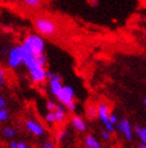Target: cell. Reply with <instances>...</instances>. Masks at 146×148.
Wrapping results in <instances>:
<instances>
[{
	"label": "cell",
	"instance_id": "obj_11",
	"mask_svg": "<svg viewBox=\"0 0 146 148\" xmlns=\"http://www.w3.org/2000/svg\"><path fill=\"white\" fill-rule=\"evenodd\" d=\"M56 118V122L57 123H63L65 121V117H66V109H65L64 105H57L55 111H54Z\"/></svg>",
	"mask_w": 146,
	"mask_h": 148
},
{
	"label": "cell",
	"instance_id": "obj_24",
	"mask_svg": "<svg viewBox=\"0 0 146 148\" xmlns=\"http://www.w3.org/2000/svg\"><path fill=\"white\" fill-rule=\"evenodd\" d=\"M66 108H67L68 110H70V111H75V109H76L75 103L71 102V103H69V104H67V105H66Z\"/></svg>",
	"mask_w": 146,
	"mask_h": 148
},
{
	"label": "cell",
	"instance_id": "obj_33",
	"mask_svg": "<svg viewBox=\"0 0 146 148\" xmlns=\"http://www.w3.org/2000/svg\"><path fill=\"white\" fill-rule=\"evenodd\" d=\"M143 103H144V105L146 106V98H144V100H143Z\"/></svg>",
	"mask_w": 146,
	"mask_h": 148
},
{
	"label": "cell",
	"instance_id": "obj_26",
	"mask_svg": "<svg viewBox=\"0 0 146 148\" xmlns=\"http://www.w3.org/2000/svg\"><path fill=\"white\" fill-rule=\"evenodd\" d=\"M3 80H4V71L2 69H0V85H3Z\"/></svg>",
	"mask_w": 146,
	"mask_h": 148
},
{
	"label": "cell",
	"instance_id": "obj_7",
	"mask_svg": "<svg viewBox=\"0 0 146 148\" xmlns=\"http://www.w3.org/2000/svg\"><path fill=\"white\" fill-rule=\"evenodd\" d=\"M98 117L100 121L103 123L104 125H107V123H110V108L109 106L105 103H99L98 105Z\"/></svg>",
	"mask_w": 146,
	"mask_h": 148
},
{
	"label": "cell",
	"instance_id": "obj_25",
	"mask_svg": "<svg viewBox=\"0 0 146 148\" xmlns=\"http://www.w3.org/2000/svg\"><path fill=\"white\" fill-rule=\"evenodd\" d=\"M5 106H6V101H5V99L1 96V97H0V108L1 109L5 108Z\"/></svg>",
	"mask_w": 146,
	"mask_h": 148
},
{
	"label": "cell",
	"instance_id": "obj_5",
	"mask_svg": "<svg viewBox=\"0 0 146 148\" xmlns=\"http://www.w3.org/2000/svg\"><path fill=\"white\" fill-rule=\"evenodd\" d=\"M25 125H26V128L30 131L32 134H34L36 137H42L43 134H44V132H45L43 126L39 122H36V120H32V119L27 120L25 122Z\"/></svg>",
	"mask_w": 146,
	"mask_h": 148
},
{
	"label": "cell",
	"instance_id": "obj_6",
	"mask_svg": "<svg viewBox=\"0 0 146 148\" xmlns=\"http://www.w3.org/2000/svg\"><path fill=\"white\" fill-rule=\"evenodd\" d=\"M117 128L120 132L125 136L128 141H132V126H130V123H129L128 120L126 119H122L120 122L117 124Z\"/></svg>",
	"mask_w": 146,
	"mask_h": 148
},
{
	"label": "cell",
	"instance_id": "obj_14",
	"mask_svg": "<svg viewBox=\"0 0 146 148\" xmlns=\"http://www.w3.org/2000/svg\"><path fill=\"white\" fill-rule=\"evenodd\" d=\"M26 6L28 8H31V9H36L41 4V1L42 0H21Z\"/></svg>",
	"mask_w": 146,
	"mask_h": 148
},
{
	"label": "cell",
	"instance_id": "obj_2",
	"mask_svg": "<svg viewBox=\"0 0 146 148\" xmlns=\"http://www.w3.org/2000/svg\"><path fill=\"white\" fill-rule=\"evenodd\" d=\"M22 44L25 45L36 57H39V56L44 54L45 42H44V39L42 38V36H40L39 34L27 35Z\"/></svg>",
	"mask_w": 146,
	"mask_h": 148
},
{
	"label": "cell",
	"instance_id": "obj_29",
	"mask_svg": "<svg viewBox=\"0 0 146 148\" xmlns=\"http://www.w3.org/2000/svg\"><path fill=\"white\" fill-rule=\"evenodd\" d=\"M52 77H53V73H51V71H47V74H46V79L50 81V80L52 79Z\"/></svg>",
	"mask_w": 146,
	"mask_h": 148
},
{
	"label": "cell",
	"instance_id": "obj_23",
	"mask_svg": "<svg viewBox=\"0 0 146 148\" xmlns=\"http://www.w3.org/2000/svg\"><path fill=\"white\" fill-rule=\"evenodd\" d=\"M100 134H101V138L103 140H110V138H111V132L107 130H102Z\"/></svg>",
	"mask_w": 146,
	"mask_h": 148
},
{
	"label": "cell",
	"instance_id": "obj_27",
	"mask_svg": "<svg viewBox=\"0 0 146 148\" xmlns=\"http://www.w3.org/2000/svg\"><path fill=\"white\" fill-rule=\"evenodd\" d=\"M62 76L61 75H59V74H53V77H52V79L51 80H54V81H61L62 82ZM50 80V81H51Z\"/></svg>",
	"mask_w": 146,
	"mask_h": 148
},
{
	"label": "cell",
	"instance_id": "obj_22",
	"mask_svg": "<svg viewBox=\"0 0 146 148\" xmlns=\"http://www.w3.org/2000/svg\"><path fill=\"white\" fill-rule=\"evenodd\" d=\"M110 122L112 123V124H114V125H117L119 123V120H118V117L116 116L115 114H110Z\"/></svg>",
	"mask_w": 146,
	"mask_h": 148
},
{
	"label": "cell",
	"instance_id": "obj_15",
	"mask_svg": "<svg viewBox=\"0 0 146 148\" xmlns=\"http://www.w3.org/2000/svg\"><path fill=\"white\" fill-rule=\"evenodd\" d=\"M2 134L6 138H14L15 134H16V131H15V129L13 127L6 126V127H3L2 128Z\"/></svg>",
	"mask_w": 146,
	"mask_h": 148
},
{
	"label": "cell",
	"instance_id": "obj_16",
	"mask_svg": "<svg viewBox=\"0 0 146 148\" xmlns=\"http://www.w3.org/2000/svg\"><path fill=\"white\" fill-rule=\"evenodd\" d=\"M66 136H67L66 129H59L55 134V140L57 142H61V141H63L66 138Z\"/></svg>",
	"mask_w": 146,
	"mask_h": 148
},
{
	"label": "cell",
	"instance_id": "obj_4",
	"mask_svg": "<svg viewBox=\"0 0 146 148\" xmlns=\"http://www.w3.org/2000/svg\"><path fill=\"white\" fill-rule=\"evenodd\" d=\"M56 99L64 106H66L71 102H74L73 101L74 100V89L71 86L65 85L62 90H61V92L56 96Z\"/></svg>",
	"mask_w": 146,
	"mask_h": 148
},
{
	"label": "cell",
	"instance_id": "obj_28",
	"mask_svg": "<svg viewBox=\"0 0 146 148\" xmlns=\"http://www.w3.org/2000/svg\"><path fill=\"white\" fill-rule=\"evenodd\" d=\"M18 145H19V143L16 142V141H11L9 143V148H18Z\"/></svg>",
	"mask_w": 146,
	"mask_h": 148
},
{
	"label": "cell",
	"instance_id": "obj_8",
	"mask_svg": "<svg viewBox=\"0 0 146 148\" xmlns=\"http://www.w3.org/2000/svg\"><path fill=\"white\" fill-rule=\"evenodd\" d=\"M71 123H72L73 127H74L76 130L80 131V132H84V131L87 130L86 121H84L82 117H79V116H74V117L71 119Z\"/></svg>",
	"mask_w": 146,
	"mask_h": 148
},
{
	"label": "cell",
	"instance_id": "obj_30",
	"mask_svg": "<svg viewBox=\"0 0 146 148\" xmlns=\"http://www.w3.org/2000/svg\"><path fill=\"white\" fill-rule=\"evenodd\" d=\"M18 148H27V145L24 142H20L19 145H18Z\"/></svg>",
	"mask_w": 146,
	"mask_h": 148
},
{
	"label": "cell",
	"instance_id": "obj_9",
	"mask_svg": "<svg viewBox=\"0 0 146 148\" xmlns=\"http://www.w3.org/2000/svg\"><path fill=\"white\" fill-rule=\"evenodd\" d=\"M84 144H86L87 148H103L101 143L93 136H87V138L84 140Z\"/></svg>",
	"mask_w": 146,
	"mask_h": 148
},
{
	"label": "cell",
	"instance_id": "obj_20",
	"mask_svg": "<svg viewBox=\"0 0 146 148\" xmlns=\"http://www.w3.org/2000/svg\"><path fill=\"white\" fill-rule=\"evenodd\" d=\"M9 119V111L5 108L0 109V122H4Z\"/></svg>",
	"mask_w": 146,
	"mask_h": 148
},
{
	"label": "cell",
	"instance_id": "obj_19",
	"mask_svg": "<svg viewBox=\"0 0 146 148\" xmlns=\"http://www.w3.org/2000/svg\"><path fill=\"white\" fill-rule=\"evenodd\" d=\"M56 107H57V105H56L53 101H48L47 104H46V108H47V110L49 112H54Z\"/></svg>",
	"mask_w": 146,
	"mask_h": 148
},
{
	"label": "cell",
	"instance_id": "obj_17",
	"mask_svg": "<svg viewBox=\"0 0 146 148\" xmlns=\"http://www.w3.org/2000/svg\"><path fill=\"white\" fill-rule=\"evenodd\" d=\"M45 121L49 124H53L54 122H56V118L54 112H47L45 116Z\"/></svg>",
	"mask_w": 146,
	"mask_h": 148
},
{
	"label": "cell",
	"instance_id": "obj_1",
	"mask_svg": "<svg viewBox=\"0 0 146 148\" xmlns=\"http://www.w3.org/2000/svg\"><path fill=\"white\" fill-rule=\"evenodd\" d=\"M36 33L42 37H53L57 33V25L54 21L45 17H38L34 20Z\"/></svg>",
	"mask_w": 146,
	"mask_h": 148
},
{
	"label": "cell",
	"instance_id": "obj_3",
	"mask_svg": "<svg viewBox=\"0 0 146 148\" xmlns=\"http://www.w3.org/2000/svg\"><path fill=\"white\" fill-rule=\"evenodd\" d=\"M7 64L11 69H17L20 64H23L21 45L13 46L7 53Z\"/></svg>",
	"mask_w": 146,
	"mask_h": 148
},
{
	"label": "cell",
	"instance_id": "obj_32",
	"mask_svg": "<svg viewBox=\"0 0 146 148\" xmlns=\"http://www.w3.org/2000/svg\"><path fill=\"white\" fill-rule=\"evenodd\" d=\"M93 5H97V0H94V1H93Z\"/></svg>",
	"mask_w": 146,
	"mask_h": 148
},
{
	"label": "cell",
	"instance_id": "obj_12",
	"mask_svg": "<svg viewBox=\"0 0 146 148\" xmlns=\"http://www.w3.org/2000/svg\"><path fill=\"white\" fill-rule=\"evenodd\" d=\"M135 132L137 136L140 138L141 142L146 145V127H140V126H135Z\"/></svg>",
	"mask_w": 146,
	"mask_h": 148
},
{
	"label": "cell",
	"instance_id": "obj_13",
	"mask_svg": "<svg viewBox=\"0 0 146 148\" xmlns=\"http://www.w3.org/2000/svg\"><path fill=\"white\" fill-rule=\"evenodd\" d=\"M97 116H98V108L95 107L94 105L89 106L87 108V117L89 118V119L93 120V119H95Z\"/></svg>",
	"mask_w": 146,
	"mask_h": 148
},
{
	"label": "cell",
	"instance_id": "obj_18",
	"mask_svg": "<svg viewBox=\"0 0 146 148\" xmlns=\"http://www.w3.org/2000/svg\"><path fill=\"white\" fill-rule=\"evenodd\" d=\"M36 60H38V62H39L40 65L43 66V67H46V65H47V58H46L45 54L41 55L39 57H36Z\"/></svg>",
	"mask_w": 146,
	"mask_h": 148
},
{
	"label": "cell",
	"instance_id": "obj_10",
	"mask_svg": "<svg viewBox=\"0 0 146 148\" xmlns=\"http://www.w3.org/2000/svg\"><path fill=\"white\" fill-rule=\"evenodd\" d=\"M49 87H50L51 94L56 97V96L61 92V90L63 89L64 85L62 84L61 81H54V80H51V81H49Z\"/></svg>",
	"mask_w": 146,
	"mask_h": 148
},
{
	"label": "cell",
	"instance_id": "obj_21",
	"mask_svg": "<svg viewBox=\"0 0 146 148\" xmlns=\"http://www.w3.org/2000/svg\"><path fill=\"white\" fill-rule=\"evenodd\" d=\"M41 148H56V147H55V144H54L53 141H51V140H46L45 142L42 144Z\"/></svg>",
	"mask_w": 146,
	"mask_h": 148
},
{
	"label": "cell",
	"instance_id": "obj_31",
	"mask_svg": "<svg viewBox=\"0 0 146 148\" xmlns=\"http://www.w3.org/2000/svg\"><path fill=\"white\" fill-rule=\"evenodd\" d=\"M139 148H146V145L145 144H143V143H141L140 145H139Z\"/></svg>",
	"mask_w": 146,
	"mask_h": 148
}]
</instances>
